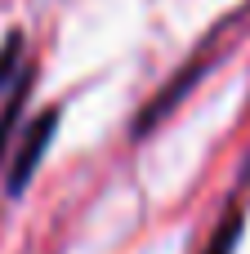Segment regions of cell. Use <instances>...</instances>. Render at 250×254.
<instances>
[{
  "instance_id": "4",
  "label": "cell",
  "mask_w": 250,
  "mask_h": 254,
  "mask_svg": "<svg viewBox=\"0 0 250 254\" xmlns=\"http://www.w3.org/2000/svg\"><path fill=\"white\" fill-rule=\"evenodd\" d=\"M22 71V36L13 31L9 40H4V49H0V89H9V80Z\"/></svg>"
},
{
  "instance_id": "1",
  "label": "cell",
  "mask_w": 250,
  "mask_h": 254,
  "mask_svg": "<svg viewBox=\"0 0 250 254\" xmlns=\"http://www.w3.org/2000/svg\"><path fill=\"white\" fill-rule=\"evenodd\" d=\"M54 129H58V107L40 112V116L31 121V129L22 134V143L4 156V165H9V174H4V192H9V196H22V192H27L36 165L45 161V147L54 143Z\"/></svg>"
},
{
  "instance_id": "3",
  "label": "cell",
  "mask_w": 250,
  "mask_h": 254,
  "mask_svg": "<svg viewBox=\"0 0 250 254\" xmlns=\"http://www.w3.org/2000/svg\"><path fill=\"white\" fill-rule=\"evenodd\" d=\"M242 228H246V214H242V205H233V210L219 219L210 246H206L201 254H233V250H237V241H242Z\"/></svg>"
},
{
  "instance_id": "5",
  "label": "cell",
  "mask_w": 250,
  "mask_h": 254,
  "mask_svg": "<svg viewBox=\"0 0 250 254\" xmlns=\"http://www.w3.org/2000/svg\"><path fill=\"white\" fill-rule=\"evenodd\" d=\"M246 188H250V165H246Z\"/></svg>"
},
{
  "instance_id": "2",
  "label": "cell",
  "mask_w": 250,
  "mask_h": 254,
  "mask_svg": "<svg viewBox=\"0 0 250 254\" xmlns=\"http://www.w3.org/2000/svg\"><path fill=\"white\" fill-rule=\"evenodd\" d=\"M27 94H31V71L22 67V71L9 80L4 103H0V165H4V156L13 152V129H18L22 112H27Z\"/></svg>"
}]
</instances>
